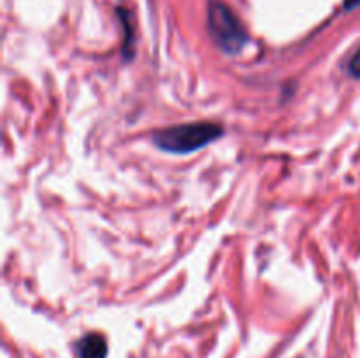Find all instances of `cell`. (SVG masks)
Instances as JSON below:
<instances>
[{"label": "cell", "instance_id": "3957f363", "mask_svg": "<svg viewBox=\"0 0 360 358\" xmlns=\"http://www.w3.org/2000/svg\"><path fill=\"white\" fill-rule=\"evenodd\" d=\"M77 358H108V340L102 333L91 332L76 343Z\"/></svg>", "mask_w": 360, "mask_h": 358}, {"label": "cell", "instance_id": "6da1fadb", "mask_svg": "<svg viewBox=\"0 0 360 358\" xmlns=\"http://www.w3.org/2000/svg\"><path fill=\"white\" fill-rule=\"evenodd\" d=\"M224 135V126L213 121L186 123L164 128L153 135V142L162 151L174 154L192 153Z\"/></svg>", "mask_w": 360, "mask_h": 358}, {"label": "cell", "instance_id": "8992f818", "mask_svg": "<svg viewBox=\"0 0 360 358\" xmlns=\"http://www.w3.org/2000/svg\"><path fill=\"white\" fill-rule=\"evenodd\" d=\"M357 6H360V0H345V9L347 11L355 9Z\"/></svg>", "mask_w": 360, "mask_h": 358}, {"label": "cell", "instance_id": "5b68a950", "mask_svg": "<svg viewBox=\"0 0 360 358\" xmlns=\"http://www.w3.org/2000/svg\"><path fill=\"white\" fill-rule=\"evenodd\" d=\"M348 72H350L355 79H360V48L357 49V53L352 56L350 63H348Z\"/></svg>", "mask_w": 360, "mask_h": 358}, {"label": "cell", "instance_id": "277c9868", "mask_svg": "<svg viewBox=\"0 0 360 358\" xmlns=\"http://www.w3.org/2000/svg\"><path fill=\"white\" fill-rule=\"evenodd\" d=\"M118 16L123 23V30H125V46H123V55L125 58H132L134 55V27L130 13L125 9H118Z\"/></svg>", "mask_w": 360, "mask_h": 358}, {"label": "cell", "instance_id": "7a4b0ae2", "mask_svg": "<svg viewBox=\"0 0 360 358\" xmlns=\"http://www.w3.org/2000/svg\"><path fill=\"white\" fill-rule=\"evenodd\" d=\"M207 28L214 44L229 55L241 51L248 42V32L225 4L213 2L207 7Z\"/></svg>", "mask_w": 360, "mask_h": 358}]
</instances>
